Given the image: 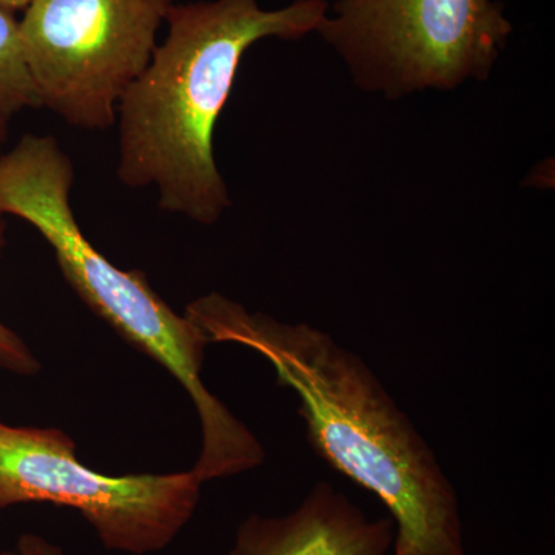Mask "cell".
Listing matches in <instances>:
<instances>
[{
    "label": "cell",
    "mask_w": 555,
    "mask_h": 555,
    "mask_svg": "<svg viewBox=\"0 0 555 555\" xmlns=\"http://www.w3.org/2000/svg\"><path fill=\"white\" fill-rule=\"evenodd\" d=\"M185 315L210 343L255 350L297 393L310 447L366 489L396 525L390 555H466L459 495L436 454L372 369L310 324L283 323L219 294Z\"/></svg>",
    "instance_id": "cell-1"
},
{
    "label": "cell",
    "mask_w": 555,
    "mask_h": 555,
    "mask_svg": "<svg viewBox=\"0 0 555 555\" xmlns=\"http://www.w3.org/2000/svg\"><path fill=\"white\" fill-rule=\"evenodd\" d=\"M327 13L326 0L276 10L258 0L173 3L166 39L119 102V181L155 188L170 214L218 222L232 199L215 158V131L241 62L259 40L317 33Z\"/></svg>",
    "instance_id": "cell-2"
},
{
    "label": "cell",
    "mask_w": 555,
    "mask_h": 555,
    "mask_svg": "<svg viewBox=\"0 0 555 555\" xmlns=\"http://www.w3.org/2000/svg\"><path fill=\"white\" fill-rule=\"evenodd\" d=\"M73 182L72 159L56 138L25 134L0 153V214L24 219L38 230L79 298L188 390L203 434L193 466L203 483L261 466L266 452L258 438L201 377L210 341L188 315H178L153 291L144 272L116 268L86 238L69 201Z\"/></svg>",
    "instance_id": "cell-3"
},
{
    "label": "cell",
    "mask_w": 555,
    "mask_h": 555,
    "mask_svg": "<svg viewBox=\"0 0 555 555\" xmlns=\"http://www.w3.org/2000/svg\"><path fill=\"white\" fill-rule=\"evenodd\" d=\"M317 33L358 89L393 101L489 79L513 24L496 0H337Z\"/></svg>",
    "instance_id": "cell-4"
},
{
    "label": "cell",
    "mask_w": 555,
    "mask_h": 555,
    "mask_svg": "<svg viewBox=\"0 0 555 555\" xmlns=\"http://www.w3.org/2000/svg\"><path fill=\"white\" fill-rule=\"evenodd\" d=\"M173 0H33L20 21L40 107L105 130L142 75Z\"/></svg>",
    "instance_id": "cell-5"
},
{
    "label": "cell",
    "mask_w": 555,
    "mask_h": 555,
    "mask_svg": "<svg viewBox=\"0 0 555 555\" xmlns=\"http://www.w3.org/2000/svg\"><path fill=\"white\" fill-rule=\"evenodd\" d=\"M195 473L109 477L83 466L57 429L0 422V509L53 503L79 511L116 553H159L189 525L201 500Z\"/></svg>",
    "instance_id": "cell-6"
},
{
    "label": "cell",
    "mask_w": 555,
    "mask_h": 555,
    "mask_svg": "<svg viewBox=\"0 0 555 555\" xmlns=\"http://www.w3.org/2000/svg\"><path fill=\"white\" fill-rule=\"evenodd\" d=\"M393 540L392 518L367 517L345 492L320 481L284 516H248L228 555H390Z\"/></svg>",
    "instance_id": "cell-7"
},
{
    "label": "cell",
    "mask_w": 555,
    "mask_h": 555,
    "mask_svg": "<svg viewBox=\"0 0 555 555\" xmlns=\"http://www.w3.org/2000/svg\"><path fill=\"white\" fill-rule=\"evenodd\" d=\"M27 108H40V102L22 50L20 20L0 9V119Z\"/></svg>",
    "instance_id": "cell-8"
},
{
    "label": "cell",
    "mask_w": 555,
    "mask_h": 555,
    "mask_svg": "<svg viewBox=\"0 0 555 555\" xmlns=\"http://www.w3.org/2000/svg\"><path fill=\"white\" fill-rule=\"evenodd\" d=\"M5 215L0 214V255L5 247ZM0 371L16 375H35L40 371V363L33 356L30 347L5 324L0 321Z\"/></svg>",
    "instance_id": "cell-9"
},
{
    "label": "cell",
    "mask_w": 555,
    "mask_h": 555,
    "mask_svg": "<svg viewBox=\"0 0 555 555\" xmlns=\"http://www.w3.org/2000/svg\"><path fill=\"white\" fill-rule=\"evenodd\" d=\"M16 555H67L56 543L50 542L46 537L25 532L16 543Z\"/></svg>",
    "instance_id": "cell-10"
},
{
    "label": "cell",
    "mask_w": 555,
    "mask_h": 555,
    "mask_svg": "<svg viewBox=\"0 0 555 555\" xmlns=\"http://www.w3.org/2000/svg\"><path fill=\"white\" fill-rule=\"evenodd\" d=\"M33 0H0V9L9 10L11 13L14 11L25 10Z\"/></svg>",
    "instance_id": "cell-11"
},
{
    "label": "cell",
    "mask_w": 555,
    "mask_h": 555,
    "mask_svg": "<svg viewBox=\"0 0 555 555\" xmlns=\"http://www.w3.org/2000/svg\"><path fill=\"white\" fill-rule=\"evenodd\" d=\"M7 138H9V120L0 119V153H2Z\"/></svg>",
    "instance_id": "cell-12"
},
{
    "label": "cell",
    "mask_w": 555,
    "mask_h": 555,
    "mask_svg": "<svg viewBox=\"0 0 555 555\" xmlns=\"http://www.w3.org/2000/svg\"><path fill=\"white\" fill-rule=\"evenodd\" d=\"M0 555H16V554H14V551H3V553H0Z\"/></svg>",
    "instance_id": "cell-13"
}]
</instances>
